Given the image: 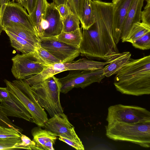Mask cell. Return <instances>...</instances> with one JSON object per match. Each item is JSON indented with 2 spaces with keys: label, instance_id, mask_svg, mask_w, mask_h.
Segmentation results:
<instances>
[{
  "label": "cell",
  "instance_id": "obj_1",
  "mask_svg": "<svg viewBox=\"0 0 150 150\" xmlns=\"http://www.w3.org/2000/svg\"><path fill=\"white\" fill-rule=\"evenodd\" d=\"M92 4L95 22L88 29H83L80 54L89 59L111 62L120 53L112 35L114 4L100 0H92Z\"/></svg>",
  "mask_w": 150,
  "mask_h": 150
},
{
  "label": "cell",
  "instance_id": "obj_2",
  "mask_svg": "<svg viewBox=\"0 0 150 150\" xmlns=\"http://www.w3.org/2000/svg\"><path fill=\"white\" fill-rule=\"evenodd\" d=\"M114 85L122 94L136 96L150 94V55L131 59L116 74Z\"/></svg>",
  "mask_w": 150,
  "mask_h": 150
},
{
  "label": "cell",
  "instance_id": "obj_3",
  "mask_svg": "<svg viewBox=\"0 0 150 150\" xmlns=\"http://www.w3.org/2000/svg\"><path fill=\"white\" fill-rule=\"evenodd\" d=\"M105 127L106 135L111 139L150 147V122L135 124L115 122L108 124Z\"/></svg>",
  "mask_w": 150,
  "mask_h": 150
},
{
  "label": "cell",
  "instance_id": "obj_4",
  "mask_svg": "<svg viewBox=\"0 0 150 150\" xmlns=\"http://www.w3.org/2000/svg\"><path fill=\"white\" fill-rule=\"evenodd\" d=\"M31 87L38 102L51 117L63 112L60 99L61 84L58 78L54 75Z\"/></svg>",
  "mask_w": 150,
  "mask_h": 150
},
{
  "label": "cell",
  "instance_id": "obj_5",
  "mask_svg": "<svg viewBox=\"0 0 150 150\" xmlns=\"http://www.w3.org/2000/svg\"><path fill=\"white\" fill-rule=\"evenodd\" d=\"M8 91L14 94L29 112L32 122L38 126L44 127L48 119L44 109L38 103L32 93L30 86L23 80H15L12 82L4 80Z\"/></svg>",
  "mask_w": 150,
  "mask_h": 150
},
{
  "label": "cell",
  "instance_id": "obj_6",
  "mask_svg": "<svg viewBox=\"0 0 150 150\" xmlns=\"http://www.w3.org/2000/svg\"><path fill=\"white\" fill-rule=\"evenodd\" d=\"M106 120L108 124L115 122L128 124L150 122V112L137 106L115 105L108 108Z\"/></svg>",
  "mask_w": 150,
  "mask_h": 150
},
{
  "label": "cell",
  "instance_id": "obj_7",
  "mask_svg": "<svg viewBox=\"0 0 150 150\" xmlns=\"http://www.w3.org/2000/svg\"><path fill=\"white\" fill-rule=\"evenodd\" d=\"M105 77L103 69L70 72L59 79L61 93L65 94L74 88H84L93 83H100Z\"/></svg>",
  "mask_w": 150,
  "mask_h": 150
},
{
  "label": "cell",
  "instance_id": "obj_8",
  "mask_svg": "<svg viewBox=\"0 0 150 150\" xmlns=\"http://www.w3.org/2000/svg\"><path fill=\"white\" fill-rule=\"evenodd\" d=\"M11 71L18 80H23L28 76L41 72L45 67L38 58L35 50L30 53L17 54L11 59Z\"/></svg>",
  "mask_w": 150,
  "mask_h": 150
},
{
  "label": "cell",
  "instance_id": "obj_9",
  "mask_svg": "<svg viewBox=\"0 0 150 150\" xmlns=\"http://www.w3.org/2000/svg\"><path fill=\"white\" fill-rule=\"evenodd\" d=\"M86 64L84 58L66 63L45 64V67L40 73L28 78L26 83L30 86L40 83L58 73L66 71L86 70Z\"/></svg>",
  "mask_w": 150,
  "mask_h": 150
},
{
  "label": "cell",
  "instance_id": "obj_10",
  "mask_svg": "<svg viewBox=\"0 0 150 150\" xmlns=\"http://www.w3.org/2000/svg\"><path fill=\"white\" fill-rule=\"evenodd\" d=\"M40 38V46L62 63L71 62L80 54L79 48L59 41L55 36Z\"/></svg>",
  "mask_w": 150,
  "mask_h": 150
},
{
  "label": "cell",
  "instance_id": "obj_11",
  "mask_svg": "<svg viewBox=\"0 0 150 150\" xmlns=\"http://www.w3.org/2000/svg\"><path fill=\"white\" fill-rule=\"evenodd\" d=\"M11 23L21 24L38 35L29 14L20 3L10 1L6 4L1 23L3 26Z\"/></svg>",
  "mask_w": 150,
  "mask_h": 150
},
{
  "label": "cell",
  "instance_id": "obj_12",
  "mask_svg": "<svg viewBox=\"0 0 150 150\" xmlns=\"http://www.w3.org/2000/svg\"><path fill=\"white\" fill-rule=\"evenodd\" d=\"M44 127L55 133L57 136L83 144L75 132L74 127L70 123L67 116L63 112L55 115L48 119Z\"/></svg>",
  "mask_w": 150,
  "mask_h": 150
},
{
  "label": "cell",
  "instance_id": "obj_13",
  "mask_svg": "<svg viewBox=\"0 0 150 150\" xmlns=\"http://www.w3.org/2000/svg\"><path fill=\"white\" fill-rule=\"evenodd\" d=\"M133 0H121L114 4L112 11V29L116 45L121 39L123 25Z\"/></svg>",
  "mask_w": 150,
  "mask_h": 150
},
{
  "label": "cell",
  "instance_id": "obj_14",
  "mask_svg": "<svg viewBox=\"0 0 150 150\" xmlns=\"http://www.w3.org/2000/svg\"><path fill=\"white\" fill-rule=\"evenodd\" d=\"M9 94L8 98L1 102L0 108L2 111L7 117L20 118L32 122L31 115L21 101L13 94L9 92Z\"/></svg>",
  "mask_w": 150,
  "mask_h": 150
},
{
  "label": "cell",
  "instance_id": "obj_15",
  "mask_svg": "<svg viewBox=\"0 0 150 150\" xmlns=\"http://www.w3.org/2000/svg\"><path fill=\"white\" fill-rule=\"evenodd\" d=\"M43 18L47 21L48 24V28L44 38L56 36L62 32V18L53 2L48 3Z\"/></svg>",
  "mask_w": 150,
  "mask_h": 150
},
{
  "label": "cell",
  "instance_id": "obj_16",
  "mask_svg": "<svg viewBox=\"0 0 150 150\" xmlns=\"http://www.w3.org/2000/svg\"><path fill=\"white\" fill-rule=\"evenodd\" d=\"M31 134L37 150H54L53 145L57 137L55 133L38 126L32 129Z\"/></svg>",
  "mask_w": 150,
  "mask_h": 150
},
{
  "label": "cell",
  "instance_id": "obj_17",
  "mask_svg": "<svg viewBox=\"0 0 150 150\" xmlns=\"http://www.w3.org/2000/svg\"><path fill=\"white\" fill-rule=\"evenodd\" d=\"M144 0H133L128 12L122 28L121 39L123 42L126 38L132 25L141 22V13Z\"/></svg>",
  "mask_w": 150,
  "mask_h": 150
},
{
  "label": "cell",
  "instance_id": "obj_18",
  "mask_svg": "<svg viewBox=\"0 0 150 150\" xmlns=\"http://www.w3.org/2000/svg\"><path fill=\"white\" fill-rule=\"evenodd\" d=\"M2 26L3 30H6L15 34L35 47L40 45V39L38 35L21 24L11 23Z\"/></svg>",
  "mask_w": 150,
  "mask_h": 150
},
{
  "label": "cell",
  "instance_id": "obj_19",
  "mask_svg": "<svg viewBox=\"0 0 150 150\" xmlns=\"http://www.w3.org/2000/svg\"><path fill=\"white\" fill-rule=\"evenodd\" d=\"M131 54L129 52L120 53L118 55L103 68L105 76L109 77L116 74L131 59Z\"/></svg>",
  "mask_w": 150,
  "mask_h": 150
},
{
  "label": "cell",
  "instance_id": "obj_20",
  "mask_svg": "<svg viewBox=\"0 0 150 150\" xmlns=\"http://www.w3.org/2000/svg\"><path fill=\"white\" fill-rule=\"evenodd\" d=\"M79 19L83 29H88L95 22L92 0H82Z\"/></svg>",
  "mask_w": 150,
  "mask_h": 150
},
{
  "label": "cell",
  "instance_id": "obj_21",
  "mask_svg": "<svg viewBox=\"0 0 150 150\" xmlns=\"http://www.w3.org/2000/svg\"><path fill=\"white\" fill-rule=\"evenodd\" d=\"M4 31L9 38L11 46L22 54H28L35 50V47L25 40L8 31Z\"/></svg>",
  "mask_w": 150,
  "mask_h": 150
},
{
  "label": "cell",
  "instance_id": "obj_22",
  "mask_svg": "<svg viewBox=\"0 0 150 150\" xmlns=\"http://www.w3.org/2000/svg\"><path fill=\"white\" fill-rule=\"evenodd\" d=\"M82 28L70 32H62L55 36L57 39L70 46L79 48L82 37Z\"/></svg>",
  "mask_w": 150,
  "mask_h": 150
},
{
  "label": "cell",
  "instance_id": "obj_23",
  "mask_svg": "<svg viewBox=\"0 0 150 150\" xmlns=\"http://www.w3.org/2000/svg\"><path fill=\"white\" fill-rule=\"evenodd\" d=\"M150 32V25L142 22L134 23L131 28L128 34L123 42L132 43L135 40Z\"/></svg>",
  "mask_w": 150,
  "mask_h": 150
},
{
  "label": "cell",
  "instance_id": "obj_24",
  "mask_svg": "<svg viewBox=\"0 0 150 150\" xmlns=\"http://www.w3.org/2000/svg\"><path fill=\"white\" fill-rule=\"evenodd\" d=\"M48 3L47 0H37L33 12L29 15L36 31L42 19L44 17Z\"/></svg>",
  "mask_w": 150,
  "mask_h": 150
},
{
  "label": "cell",
  "instance_id": "obj_25",
  "mask_svg": "<svg viewBox=\"0 0 150 150\" xmlns=\"http://www.w3.org/2000/svg\"><path fill=\"white\" fill-rule=\"evenodd\" d=\"M62 32H71L80 28V21L78 18L71 11L67 16L62 19Z\"/></svg>",
  "mask_w": 150,
  "mask_h": 150
},
{
  "label": "cell",
  "instance_id": "obj_26",
  "mask_svg": "<svg viewBox=\"0 0 150 150\" xmlns=\"http://www.w3.org/2000/svg\"><path fill=\"white\" fill-rule=\"evenodd\" d=\"M35 51L38 58L44 64H50L62 62L40 45L35 47Z\"/></svg>",
  "mask_w": 150,
  "mask_h": 150
},
{
  "label": "cell",
  "instance_id": "obj_27",
  "mask_svg": "<svg viewBox=\"0 0 150 150\" xmlns=\"http://www.w3.org/2000/svg\"><path fill=\"white\" fill-rule=\"evenodd\" d=\"M21 142L20 137L0 138V150L27 149L25 147L19 145Z\"/></svg>",
  "mask_w": 150,
  "mask_h": 150
},
{
  "label": "cell",
  "instance_id": "obj_28",
  "mask_svg": "<svg viewBox=\"0 0 150 150\" xmlns=\"http://www.w3.org/2000/svg\"><path fill=\"white\" fill-rule=\"evenodd\" d=\"M134 47L142 50L150 48V32L135 40L132 43Z\"/></svg>",
  "mask_w": 150,
  "mask_h": 150
},
{
  "label": "cell",
  "instance_id": "obj_29",
  "mask_svg": "<svg viewBox=\"0 0 150 150\" xmlns=\"http://www.w3.org/2000/svg\"><path fill=\"white\" fill-rule=\"evenodd\" d=\"M21 133L11 128L7 127L0 125V138L20 137Z\"/></svg>",
  "mask_w": 150,
  "mask_h": 150
},
{
  "label": "cell",
  "instance_id": "obj_30",
  "mask_svg": "<svg viewBox=\"0 0 150 150\" xmlns=\"http://www.w3.org/2000/svg\"><path fill=\"white\" fill-rule=\"evenodd\" d=\"M0 125L13 128L21 132L22 129L15 125L7 116L0 108Z\"/></svg>",
  "mask_w": 150,
  "mask_h": 150
},
{
  "label": "cell",
  "instance_id": "obj_31",
  "mask_svg": "<svg viewBox=\"0 0 150 150\" xmlns=\"http://www.w3.org/2000/svg\"><path fill=\"white\" fill-rule=\"evenodd\" d=\"M20 134L21 140V142L19 144L20 146L25 147L28 150H37L35 143L33 140H31L29 137L21 133Z\"/></svg>",
  "mask_w": 150,
  "mask_h": 150
},
{
  "label": "cell",
  "instance_id": "obj_32",
  "mask_svg": "<svg viewBox=\"0 0 150 150\" xmlns=\"http://www.w3.org/2000/svg\"><path fill=\"white\" fill-rule=\"evenodd\" d=\"M82 0H68L67 5L71 11L79 18Z\"/></svg>",
  "mask_w": 150,
  "mask_h": 150
},
{
  "label": "cell",
  "instance_id": "obj_33",
  "mask_svg": "<svg viewBox=\"0 0 150 150\" xmlns=\"http://www.w3.org/2000/svg\"><path fill=\"white\" fill-rule=\"evenodd\" d=\"M142 22L150 25V4H146L141 13Z\"/></svg>",
  "mask_w": 150,
  "mask_h": 150
},
{
  "label": "cell",
  "instance_id": "obj_34",
  "mask_svg": "<svg viewBox=\"0 0 150 150\" xmlns=\"http://www.w3.org/2000/svg\"><path fill=\"white\" fill-rule=\"evenodd\" d=\"M59 139L60 140L66 143L76 150H84V147L83 144H79L75 141L61 137H59Z\"/></svg>",
  "mask_w": 150,
  "mask_h": 150
},
{
  "label": "cell",
  "instance_id": "obj_35",
  "mask_svg": "<svg viewBox=\"0 0 150 150\" xmlns=\"http://www.w3.org/2000/svg\"><path fill=\"white\" fill-rule=\"evenodd\" d=\"M56 8L62 19L66 17L71 12L67 4H60L56 6Z\"/></svg>",
  "mask_w": 150,
  "mask_h": 150
},
{
  "label": "cell",
  "instance_id": "obj_36",
  "mask_svg": "<svg viewBox=\"0 0 150 150\" xmlns=\"http://www.w3.org/2000/svg\"><path fill=\"white\" fill-rule=\"evenodd\" d=\"M37 0H23V7L27 10L29 14L33 12L36 5Z\"/></svg>",
  "mask_w": 150,
  "mask_h": 150
},
{
  "label": "cell",
  "instance_id": "obj_37",
  "mask_svg": "<svg viewBox=\"0 0 150 150\" xmlns=\"http://www.w3.org/2000/svg\"><path fill=\"white\" fill-rule=\"evenodd\" d=\"M10 1V0H0V32H2L3 26L1 23L3 15L5 11L6 4Z\"/></svg>",
  "mask_w": 150,
  "mask_h": 150
},
{
  "label": "cell",
  "instance_id": "obj_38",
  "mask_svg": "<svg viewBox=\"0 0 150 150\" xmlns=\"http://www.w3.org/2000/svg\"><path fill=\"white\" fill-rule=\"evenodd\" d=\"M10 96L9 92L6 87H0V102L8 98Z\"/></svg>",
  "mask_w": 150,
  "mask_h": 150
},
{
  "label": "cell",
  "instance_id": "obj_39",
  "mask_svg": "<svg viewBox=\"0 0 150 150\" xmlns=\"http://www.w3.org/2000/svg\"><path fill=\"white\" fill-rule=\"evenodd\" d=\"M68 0H53V2L55 4L56 6L60 4H67Z\"/></svg>",
  "mask_w": 150,
  "mask_h": 150
},
{
  "label": "cell",
  "instance_id": "obj_40",
  "mask_svg": "<svg viewBox=\"0 0 150 150\" xmlns=\"http://www.w3.org/2000/svg\"><path fill=\"white\" fill-rule=\"evenodd\" d=\"M16 0L18 3L21 4L23 6L24 5L23 0H12V2H14Z\"/></svg>",
  "mask_w": 150,
  "mask_h": 150
},
{
  "label": "cell",
  "instance_id": "obj_41",
  "mask_svg": "<svg viewBox=\"0 0 150 150\" xmlns=\"http://www.w3.org/2000/svg\"><path fill=\"white\" fill-rule=\"evenodd\" d=\"M121 0H112V2L114 4H116Z\"/></svg>",
  "mask_w": 150,
  "mask_h": 150
},
{
  "label": "cell",
  "instance_id": "obj_42",
  "mask_svg": "<svg viewBox=\"0 0 150 150\" xmlns=\"http://www.w3.org/2000/svg\"><path fill=\"white\" fill-rule=\"evenodd\" d=\"M146 1L147 4H150V0H144Z\"/></svg>",
  "mask_w": 150,
  "mask_h": 150
},
{
  "label": "cell",
  "instance_id": "obj_43",
  "mask_svg": "<svg viewBox=\"0 0 150 150\" xmlns=\"http://www.w3.org/2000/svg\"><path fill=\"white\" fill-rule=\"evenodd\" d=\"M1 33L0 32V34H1Z\"/></svg>",
  "mask_w": 150,
  "mask_h": 150
}]
</instances>
